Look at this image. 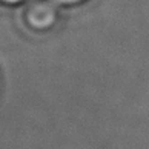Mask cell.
Segmentation results:
<instances>
[{
	"instance_id": "cell-1",
	"label": "cell",
	"mask_w": 149,
	"mask_h": 149,
	"mask_svg": "<svg viewBox=\"0 0 149 149\" xmlns=\"http://www.w3.org/2000/svg\"><path fill=\"white\" fill-rule=\"evenodd\" d=\"M22 19L29 31L46 34L56 28L60 20L58 6L51 0H31L26 3Z\"/></svg>"
},
{
	"instance_id": "cell-2",
	"label": "cell",
	"mask_w": 149,
	"mask_h": 149,
	"mask_svg": "<svg viewBox=\"0 0 149 149\" xmlns=\"http://www.w3.org/2000/svg\"><path fill=\"white\" fill-rule=\"evenodd\" d=\"M57 5V6H63V8H75V6H81V5L88 3L89 0H51Z\"/></svg>"
},
{
	"instance_id": "cell-3",
	"label": "cell",
	"mask_w": 149,
	"mask_h": 149,
	"mask_svg": "<svg viewBox=\"0 0 149 149\" xmlns=\"http://www.w3.org/2000/svg\"><path fill=\"white\" fill-rule=\"evenodd\" d=\"M31 0H0V6L5 8H15V6H22V5L29 3Z\"/></svg>"
}]
</instances>
